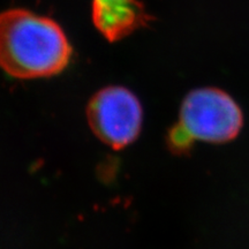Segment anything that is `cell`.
<instances>
[{"mask_svg":"<svg viewBox=\"0 0 249 249\" xmlns=\"http://www.w3.org/2000/svg\"><path fill=\"white\" fill-rule=\"evenodd\" d=\"M241 127V110L231 96L216 88L196 89L183 99L179 123L170 130L167 143L180 154L195 141H231Z\"/></svg>","mask_w":249,"mask_h":249,"instance_id":"7a4b0ae2","label":"cell"},{"mask_svg":"<svg viewBox=\"0 0 249 249\" xmlns=\"http://www.w3.org/2000/svg\"><path fill=\"white\" fill-rule=\"evenodd\" d=\"M128 0H92V6L95 7H113V6L121 5Z\"/></svg>","mask_w":249,"mask_h":249,"instance_id":"277c9868","label":"cell"},{"mask_svg":"<svg viewBox=\"0 0 249 249\" xmlns=\"http://www.w3.org/2000/svg\"><path fill=\"white\" fill-rule=\"evenodd\" d=\"M87 116L95 135L113 149H123L138 139L142 128L141 103L124 87H107L90 101Z\"/></svg>","mask_w":249,"mask_h":249,"instance_id":"3957f363","label":"cell"},{"mask_svg":"<svg viewBox=\"0 0 249 249\" xmlns=\"http://www.w3.org/2000/svg\"><path fill=\"white\" fill-rule=\"evenodd\" d=\"M71 46L51 18L23 8L0 13V68L17 79H39L67 67Z\"/></svg>","mask_w":249,"mask_h":249,"instance_id":"6da1fadb","label":"cell"}]
</instances>
